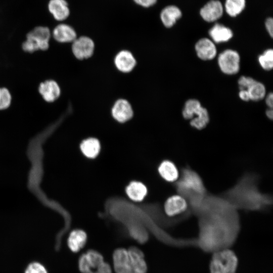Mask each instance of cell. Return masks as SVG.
Wrapping results in <instances>:
<instances>
[{"mask_svg":"<svg viewBox=\"0 0 273 273\" xmlns=\"http://www.w3.org/2000/svg\"><path fill=\"white\" fill-rule=\"evenodd\" d=\"M192 215L198 219L197 246L205 253L232 248L241 229L239 210L220 195L208 193Z\"/></svg>","mask_w":273,"mask_h":273,"instance_id":"cell-1","label":"cell"},{"mask_svg":"<svg viewBox=\"0 0 273 273\" xmlns=\"http://www.w3.org/2000/svg\"><path fill=\"white\" fill-rule=\"evenodd\" d=\"M260 176L253 171L244 172L231 188L219 194L239 211L262 212L272 205V196L259 188Z\"/></svg>","mask_w":273,"mask_h":273,"instance_id":"cell-2","label":"cell"},{"mask_svg":"<svg viewBox=\"0 0 273 273\" xmlns=\"http://www.w3.org/2000/svg\"><path fill=\"white\" fill-rule=\"evenodd\" d=\"M113 264L115 273H147L148 269L143 252L134 246L116 249Z\"/></svg>","mask_w":273,"mask_h":273,"instance_id":"cell-3","label":"cell"},{"mask_svg":"<svg viewBox=\"0 0 273 273\" xmlns=\"http://www.w3.org/2000/svg\"><path fill=\"white\" fill-rule=\"evenodd\" d=\"M173 184L176 193L189 191L202 195L208 193L201 175L189 165L180 169L178 179Z\"/></svg>","mask_w":273,"mask_h":273,"instance_id":"cell-4","label":"cell"},{"mask_svg":"<svg viewBox=\"0 0 273 273\" xmlns=\"http://www.w3.org/2000/svg\"><path fill=\"white\" fill-rule=\"evenodd\" d=\"M209 264L210 273H236L239 259L232 248H226L211 253Z\"/></svg>","mask_w":273,"mask_h":273,"instance_id":"cell-5","label":"cell"},{"mask_svg":"<svg viewBox=\"0 0 273 273\" xmlns=\"http://www.w3.org/2000/svg\"><path fill=\"white\" fill-rule=\"evenodd\" d=\"M78 268L81 273H112L110 265L105 261L102 255L92 249L80 255Z\"/></svg>","mask_w":273,"mask_h":273,"instance_id":"cell-6","label":"cell"},{"mask_svg":"<svg viewBox=\"0 0 273 273\" xmlns=\"http://www.w3.org/2000/svg\"><path fill=\"white\" fill-rule=\"evenodd\" d=\"M52 31L46 26H36L26 35V40L22 44L23 50L33 53L36 51H44L49 47Z\"/></svg>","mask_w":273,"mask_h":273,"instance_id":"cell-7","label":"cell"},{"mask_svg":"<svg viewBox=\"0 0 273 273\" xmlns=\"http://www.w3.org/2000/svg\"><path fill=\"white\" fill-rule=\"evenodd\" d=\"M182 114L185 119L190 120L191 126L198 130L205 128L209 122L207 110L196 99H190L186 102Z\"/></svg>","mask_w":273,"mask_h":273,"instance_id":"cell-8","label":"cell"},{"mask_svg":"<svg viewBox=\"0 0 273 273\" xmlns=\"http://www.w3.org/2000/svg\"><path fill=\"white\" fill-rule=\"evenodd\" d=\"M163 211L170 218L189 219L192 215L187 200L177 194L168 197L164 203Z\"/></svg>","mask_w":273,"mask_h":273,"instance_id":"cell-9","label":"cell"},{"mask_svg":"<svg viewBox=\"0 0 273 273\" xmlns=\"http://www.w3.org/2000/svg\"><path fill=\"white\" fill-rule=\"evenodd\" d=\"M240 57L237 52L226 50L218 57V64L221 71L228 75L237 73L240 69Z\"/></svg>","mask_w":273,"mask_h":273,"instance_id":"cell-10","label":"cell"},{"mask_svg":"<svg viewBox=\"0 0 273 273\" xmlns=\"http://www.w3.org/2000/svg\"><path fill=\"white\" fill-rule=\"evenodd\" d=\"M95 43L90 37L81 36L77 37L72 44V51L74 56L79 60L90 58L94 54Z\"/></svg>","mask_w":273,"mask_h":273,"instance_id":"cell-11","label":"cell"},{"mask_svg":"<svg viewBox=\"0 0 273 273\" xmlns=\"http://www.w3.org/2000/svg\"><path fill=\"white\" fill-rule=\"evenodd\" d=\"M111 114L113 118L121 123L130 120L133 115V111L129 102L123 99L117 100L114 104Z\"/></svg>","mask_w":273,"mask_h":273,"instance_id":"cell-12","label":"cell"},{"mask_svg":"<svg viewBox=\"0 0 273 273\" xmlns=\"http://www.w3.org/2000/svg\"><path fill=\"white\" fill-rule=\"evenodd\" d=\"M52 35L57 41L62 43L73 42L77 38L74 28L65 22L57 24L52 31Z\"/></svg>","mask_w":273,"mask_h":273,"instance_id":"cell-13","label":"cell"},{"mask_svg":"<svg viewBox=\"0 0 273 273\" xmlns=\"http://www.w3.org/2000/svg\"><path fill=\"white\" fill-rule=\"evenodd\" d=\"M157 172L164 180L170 183L175 182L179 176V170L176 164L169 159H163L160 162Z\"/></svg>","mask_w":273,"mask_h":273,"instance_id":"cell-14","label":"cell"},{"mask_svg":"<svg viewBox=\"0 0 273 273\" xmlns=\"http://www.w3.org/2000/svg\"><path fill=\"white\" fill-rule=\"evenodd\" d=\"M48 9L54 19L59 22L66 21L70 14L69 5L66 0H50Z\"/></svg>","mask_w":273,"mask_h":273,"instance_id":"cell-15","label":"cell"},{"mask_svg":"<svg viewBox=\"0 0 273 273\" xmlns=\"http://www.w3.org/2000/svg\"><path fill=\"white\" fill-rule=\"evenodd\" d=\"M136 60L133 54L127 50L119 52L114 58L116 68L123 73L131 72L136 65Z\"/></svg>","mask_w":273,"mask_h":273,"instance_id":"cell-16","label":"cell"},{"mask_svg":"<svg viewBox=\"0 0 273 273\" xmlns=\"http://www.w3.org/2000/svg\"><path fill=\"white\" fill-rule=\"evenodd\" d=\"M198 57L203 60H210L215 58L216 48L213 41L207 38L199 39L195 44Z\"/></svg>","mask_w":273,"mask_h":273,"instance_id":"cell-17","label":"cell"},{"mask_svg":"<svg viewBox=\"0 0 273 273\" xmlns=\"http://www.w3.org/2000/svg\"><path fill=\"white\" fill-rule=\"evenodd\" d=\"M81 152L89 159L96 158L99 155L101 145L99 140L95 137H89L83 140L79 145Z\"/></svg>","mask_w":273,"mask_h":273,"instance_id":"cell-18","label":"cell"},{"mask_svg":"<svg viewBox=\"0 0 273 273\" xmlns=\"http://www.w3.org/2000/svg\"><path fill=\"white\" fill-rule=\"evenodd\" d=\"M223 7L221 3L217 0L208 2L201 10L200 14L207 22H213L219 19L222 15Z\"/></svg>","mask_w":273,"mask_h":273,"instance_id":"cell-19","label":"cell"},{"mask_svg":"<svg viewBox=\"0 0 273 273\" xmlns=\"http://www.w3.org/2000/svg\"><path fill=\"white\" fill-rule=\"evenodd\" d=\"M38 90L43 99L48 102H53L60 96L61 90L58 83L53 80L41 83Z\"/></svg>","mask_w":273,"mask_h":273,"instance_id":"cell-20","label":"cell"},{"mask_svg":"<svg viewBox=\"0 0 273 273\" xmlns=\"http://www.w3.org/2000/svg\"><path fill=\"white\" fill-rule=\"evenodd\" d=\"M127 197L134 202L143 201L147 196L148 190L146 186L140 181L132 180L125 188Z\"/></svg>","mask_w":273,"mask_h":273,"instance_id":"cell-21","label":"cell"},{"mask_svg":"<svg viewBox=\"0 0 273 273\" xmlns=\"http://www.w3.org/2000/svg\"><path fill=\"white\" fill-rule=\"evenodd\" d=\"M87 235L81 229H75L70 233L67 239V245L70 250L74 253L78 252L85 245Z\"/></svg>","mask_w":273,"mask_h":273,"instance_id":"cell-22","label":"cell"},{"mask_svg":"<svg viewBox=\"0 0 273 273\" xmlns=\"http://www.w3.org/2000/svg\"><path fill=\"white\" fill-rule=\"evenodd\" d=\"M181 16L180 10L175 6L165 7L161 12L160 19L163 24L167 28L171 27Z\"/></svg>","mask_w":273,"mask_h":273,"instance_id":"cell-23","label":"cell"},{"mask_svg":"<svg viewBox=\"0 0 273 273\" xmlns=\"http://www.w3.org/2000/svg\"><path fill=\"white\" fill-rule=\"evenodd\" d=\"M209 33L213 40L216 43L228 41L233 35L229 28L220 24H215L209 30Z\"/></svg>","mask_w":273,"mask_h":273,"instance_id":"cell-24","label":"cell"},{"mask_svg":"<svg viewBox=\"0 0 273 273\" xmlns=\"http://www.w3.org/2000/svg\"><path fill=\"white\" fill-rule=\"evenodd\" d=\"M251 79L245 89L249 94L250 100L258 101L263 99L266 92L265 86L253 78Z\"/></svg>","mask_w":273,"mask_h":273,"instance_id":"cell-25","label":"cell"},{"mask_svg":"<svg viewBox=\"0 0 273 273\" xmlns=\"http://www.w3.org/2000/svg\"><path fill=\"white\" fill-rule=\"evenodd\" d=\"M245 6V0H226L225 4L226 12L232 17L239 14Z\"/></svg>","mask_w":273,"mask_h":273,"instance_id":"cell-26","label":"cell"},{"mask_svg":"<svg viewBox=\"0 0 273 273\" xmlns=\"http://www.w3.org/2000/svg\"><path fill=\"white\" fill-rule=\"evenodd\" d=\"M259 63L261 67L265 70H270L273 67V50L269 49L265 50L258 57Z\"/></svg>","mask_w":273,"mask_h":273,"instance_id":"cell-27","label":"cell"},{"mask_svg":"<svg viewBox=\"0 0 273 273\" xmlns=\"http://www.w3.org/2000/svg\"><path fill=\"white\" fill-rule=\"evenodd\" d=\"M11 101V96L6 88H0V110H4L9 107Z\"/></svg>","mask_w":273,"mask_h":273,"instance_id":"cell-28","label":"cell"},{"mask_svg":"<svg viewBox=\"0 0 273 273\" xmlns=\"http://www.w3.org/2000/svg\"><path fill=\"white\" fill-rule=\"evenodd\" d=\"M24 273H48V272L42 264L37 262H33L27 266Z\"/></svg>","mask_w":273,"mask_h":273,"instance_id":"cell-29","label":"cell"},{"mask_svg":"<svg viewBox=\"0 0 273 273\" xmlns=\"http://www.w3.org/2000/svg\"><path fill=\"white\" fill-rule=\"evenodd\" d=\"M138 5L143 8H148L154 5L157 0H133Z\"/></svg>","mask_w":273,"mask_h":273,"instance_id":"cell-30","label":"cell"},{"mask_svg":"<svg viewBox=\"0 0 273 273\" xmlns=\"http://www.w3.org/2000/svg\"><path fill=\"white\" fill-rule=\"evenodd\" d=\"M265 26L271 37L273 36V20L272 18H268L265 21Z\"/></svg>","mask_w":273,"mask_h":273,"instance_id":"cell-31","label":"cell"},{"mask_svg":"<svg viewBox=\"0 0 273 273\" xmlns=\"http://www.w3.org/2000/svg\"><path fill=\"white\" fill-rule=\"evenodd\" d=\"M239 96L240 98L244 101H248L250 100L249 94L245 89L240 90Z\"/></svg>","mask_w":273,"mask_h":273,"instance_id":"cell-32","label":"cell"},{"mask_svg":"<svg viewBox=\"0 0 273 273\" xmlns=\"http://www.w3.org/2000/svg\"><path fill=\"white\" fill-rule=\"evenodd\" d=\"M265 102L269 108H272L273 106V94L270 93L266 97Z\"/></svg>","mask_w":273,"mask_h":273,"instance_id":"cell-33","label":"cell"},{"mask_svg":"<svg viewBox=\"0 0 273 273\" xmlns=\"http://www.w3.org/2000/svg\"><path fill=\"white\" fill-rule=\"evenodd\" d=\"M266 115L267 117L270 120L273 118V111L271 108L267 109L266 111Z\"/></svg>","mask_w":273,"mask_h":273,"instance_id":"cell-34","label":"cell"}]
</instances>
